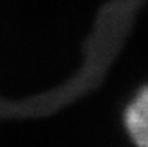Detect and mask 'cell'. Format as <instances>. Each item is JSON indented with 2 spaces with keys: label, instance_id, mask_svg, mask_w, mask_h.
<instances>
[{
  "label": "cell",
  "instance_id": "cell-1",
  "mask_svg": "<svg viewBox=\"0 0 148 147\" xmlns=\"http://www.w3.org/2000/svg\"><path fill=\"white\" fill-rule=\"evenodd\" d=\"M124 122L132 140L139 147H148V87L141 90L132 101Z\"/></svg>",
  "mask_w": 148,
  "mask_h": 147
}]
</instances>
